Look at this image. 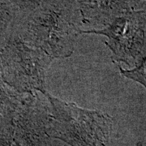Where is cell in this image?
Returning <instances> with one entry per match:
<instances>
[{
	"label": "cell",
	"mask_w": 146,
	"mask_h": 146,
	"mask_svg": "<svg viewBox=\"0 0 146 146\" xmlns=\"http://www.w3.org/2000/svg\"><path fill=\"white\" fill-rule=\"evenodd\" d=\"M81 26L79 1L23 2L12 35L52 58H67L73 53Z\"/></svg>",
	"instance_id": "1"
},
{
	"label": "cell",
	"mask_w": 146,
	"mask_h": 146,
	"mask_svg": "<svg viewBox=\"0 0 146 146\" xmlns=\"http://www.w3.org/2000/svg\"><path fill=\"white\" fill-rule=\"evenodd\" d=\"M45 95L51 106L46 130L47 136L62 140L72 146L105 145L112 127L109 115L82 109L48 93Z\"/></svg>",
	"instance_id": "2"
},
{
	"label": "cell",
	"mask_w": 146,
	"mask_h": 146,
	"mask_svg": "<svg viewBox=\"0 0 146 146\" xmlns=\"http://www.w3.org/2000/svg\"><path fill=\"white\" fill-rule=\"evenodd\" d=\"M53 58L46 53L29 46L11 35L0 54V72L3 81L20 94L46 91L45 77Z\"/></svg>",
	"instance_id": "3"
},
{
	"label": "cell",
	"mask_w": 146,
	"mask_h": 146,
	"mask_svg": "<svg viewBox=\"0 0 146 146\" xmlns=\"http://www.w3.org/2000/svg\"><path fill=\"white\" fill-rule=\"evenodd\" d=\"M81 33H97L108 37L107 46L118 60L128 61L140 53L143 44V29L141 17L126 15L116 18L102 29L81 32Z\"/></svg>",
	"instance_id": "4"
},
{
	"label": "cell",
	"mask_w": 146,
	"mask_h": 146,
	"mask_svg": "<svg viewBox=\"0 0 146 146\" xmlns=\"http://www.w3.org/2000/svg\"><path fill=\"white\" fill-rule=\"evenodd\" d=\"M23 2L0 1V54L13 33L16 16Z\"/></svg>",
	"instance_id": "5"
},
{
	"label": "cell",
	"mask_w": 146,
	"mask_h": 146,
	"mask_svg": "<svg viewBox=\"0 0 146 146\" xmlns=\"http://www.w3.org/2000/svg\"><path fill=\"white\" fill-rule=\"evenodd\" d=\"M23 99L22 94L15 92L3 81L0 72V116H5L15 111Z\"/></svg>",
	"instance_id": "6"
},
{
	"label": "cell",
	"mask_w": 146,
	"mask_h": 146,
	"mask_svg": "<svg viewBox=\"0 0 146 146\" xmlns=\"http://www.w3.org/2000/svg\"><path fill=\"white\" fill-rule=\"evenodd\" d=\"M120 71L126 77L136 80L146 88V55L140 62L139 66L135 69L130 71H123L122 68H120Z\"/></svg>",
	"instance_id": "7"
}]
</instances>
